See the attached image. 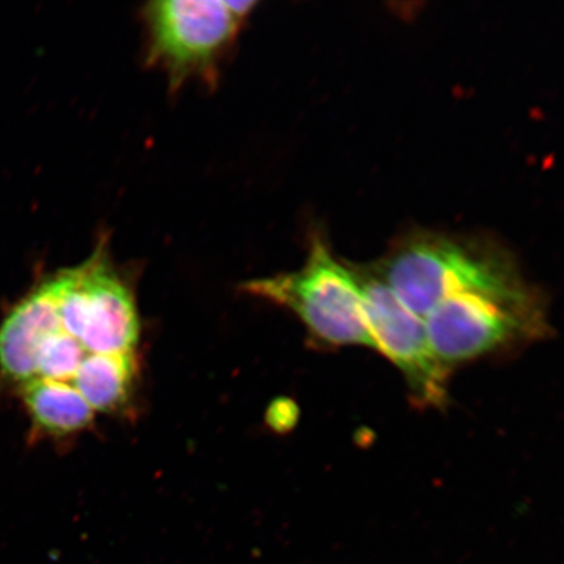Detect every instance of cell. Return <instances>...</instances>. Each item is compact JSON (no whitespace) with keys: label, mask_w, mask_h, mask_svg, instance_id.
<instances>
[{"label":"cell","mask_w":564,"mask_h":564,"mask_svg":"<svg viewBox=\"0 0 564 564\" xmlns=\"http://www.w3.org/2000/svg\"><path fill=\"white\" fill-rule=\"evenodd\" d=\"M241 289L297 316L315 348L373 349L355 270L335 257L321 235L310 241L300 270L247 281Z\"/></svg>","instance_id":"7a4b0ae2"},{"label":"cell","mask_w":564,"mask_h":564,"mask_svg":"<svg viewBox=\"0 0 564 564\" xmlns=\"http://www.w3.org/2000/svg\"><path fill=\"white\" fill-rule=\"evenodd\" d=\"M20 388L33 425L41 433L62 440L94 427L96 413L73 388L37 379Z\"/></svg>","instance_id":"52a82bcc"},{"label":"cell","mask_w":564,"mask_h":564,"mask_svg":"<svg viewBox=\"0 0 564 564\" xmlns=\"http://www.w3.org/2000/svg\"><path fill=\"white\" fill-rule=\"evenodd\" d=\"M294 414L293 404L291 401H279L278 404H273L270 412L271 426L273 429H285L292 426Z\"/></svg>","instance_id":"ba28073f"},{"label":"cell","mask_w":564,"mask_h":564,"mask_svg":"<svg viewBox=\"0 0 564 564\" xmlns=\"http://www.w3.org/2000/svg\"><path fill=\"white\" fill-rule=\"evenodd\" d=\"M371 267L422 321L453 295L509 294L532 286L502 247L427 231L401 239Z\"/></svg>","instance_id":"6da1fadb"},{"label":"cell","mask_w":564,"mask_h":564,"mask_svg":"<svg viewBox=\"0 0 564 564\" xmlns=\"http://www.w3.org/2000/svg\"><path fill=\"white\" fill-rule=\"evenodd\" d=\"M256 6L225 0H166L145 4L147 63L164 70L173 89L189 80L214 86L225 55Z\"/></svg>","instance_id":"277c9868"},{"label":"cell","mask_w":564,"mask_h":564,"mask_svg":"<svg viewBox=\"0 0 564 564\" xmlns=\"http://www.w3.org/2000/svg\"><path fill=\"white\" fill-rule=\"evenodd\" d=\"M351 265L361 285L373 350L400 371L415 405L446 408L451 370L430 347L425 323L398 299L371 264Z\"/></svg>","instance_id":"5b68a950"},{"label":"cell","mask_w":564,"mask_h":564,"mask_svg":"<svg viewBox=\"0 0 564 564\" xmlns=\"http://www.w3.org/2000/svg\"><path fill=\"white\" fill-rule=\"evenodd\" d=\"M54 319V291L47 276L12 308L0 326V369L19 387L34 378L35 356Z\"/></svg>","instance_id":"8992f818"},{"label":"cell","mask_w":564,"mask_h":564,"mask_svg":"<svg viewBox=\"0 0 564 564\" xmlns=\"http://www.w3.org/2000/svg\"><path fill=\"white\" fill-rule=\"evenodd\" d=\"M434 355L453 371L485 357L507 355L553 335L544 294L533 285L518 293H463L423 317Z\"/></svg>","instance_id":"3957f363"}]
</instances>
